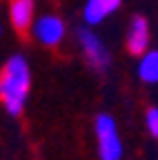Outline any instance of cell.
Returning a JSON list of instances; mask_svg holds the SVG:
<instances>
[{
	"label": "cell",
	"mask_w": 158,
	"mask_h": 160,
	"mask_svg": "<svg viewBox=\"0 0 158 160\" xmlns=\"http://www.w3.org/2000/svg\"><path fill=\"white\" fill-rule=\"evenodd\" d=\"M9 20L16 31H29L36 22V5L33 0H9Z\"/></svg>",
	"instance_id": "6"
},
{
	"label": "cell",
	"mask_w": 158,
	"mask_h": 160,
	"mask_svg": "<svg viewBox=\"0 0 158 160\" xmlns=\"http://www.w3.org/2000/svg\"><path fill=\"white\" fill-rule=\"evenodd\" d=\"M31 87V71L25 56H11L0 71V100L11 116H20Z\"/></svg>",
	"instance_id": "1"
},
{
	"label": "cell",
	"mask_w": 158,
	"mask_h": 160,
	"mask_svg": "<svg viewBox=\"0 0 158 160\" xmlns=\"http://www.w3.org/2000/svg\"><path fill=\"white\" fill-rule=\"evenodd\" d=\"M145 125L149 129V133L154 138H158V107H151L147 109V116H145Z\"/></svg>",
	"instance_id": "9"
},
{
	"label": "cell",
	"mask_w": 158,
	"mask_h": 160,
	"mask_svg": "<svg viewBox=\"0 0 158 160\" xmlns=\"http://www.w3.org/2000/svg\"><path fill=\"white\" fill-rule=\"evenodd\" d=\"M120 7V0H87L85 2V9H83V20L85 25L89 27H96L105 22L109 16H114Z\"/></svg>",
	"instance_id": "7"
},
{
	"label": "cell",
	"mask_w": 158,
	"mask_h": 160,
	"mask_svg": "<svg viewBox=\"0 0 158 160\" xmlns=\"http://www.w3.org/2000/svg\"><path fill=\"white\" fill-rule=\"evenodd\" d=\"M96 140H98V158L100 160H120L125 149L118 136V125L109 113L96 118Z\"/></svg>",
	"instance_id": "2"
},
{
	"label": "cell",
	"mask_w": 158,
	"mask_h": 160,
	"mask_svg": "<svg viewBox=\"0 0 158 160\" xmlns=\"http://www.w3.org/2000/svg\"><path fill=\"white\" fill-rule=\"evenodd\" d=\"M138 78L147 85H158V49H149L138 60Z\"/></svg>",
	"instance_id": "8"
},
{
	"label": "cell",
	"mask_w": 158,
	"mask_h": 160,
	"mask_svg": "<svg viewBox=\"0 0 158 160\" xmlns=\"http://www.w3.org/2000/svg\"><path fill=\"white\" fill-rule=\"evenodd\" d=\"M65 31H67L65 22L54 13L36 18V22L31 27V33L36 38V42H40L43 47H58L65 38Z\"/></svg>",
	"instance_id": "4"
},
{
	"label": "cell",
	"mask_w": 158,
	"mask_h": 160,
	"mask_svg": "<svg viewBox=\"0 0 158 160\" xmlns=\"http://www.w3.org/2000/svg\"><path fill=\"white\" fill-rule=\"evenodd\" d=\"M78 45H80L87 62L96 69V71H105L111 62V56H109V49L107 45L98 38L91 29H78Z\"/></svg>",
	"instance_id": "3"
},
{
	"label": "cell",
	"mask_w": 158,
	"mask_h": 160,
	"mask_svg": "<svg viewBox=\"0 0 158 160\" xmlns=\"http://www.w3.org/2000/svg\"><path fill=\"white\" fill-rule=\"evenodd\" d=\"M0 33H3V27H0Z\"/></svg>",
	"instance_id": "10"
},
{
	"label": "cell",
	"mask_w": 158,
	"mask_h": 160,
	"mask_svg": "<svg viewBox=\"0 0 158 160\" xmlns=\"http://www.w3.org/2000/svg\"><path fill=\"white\" fill-rule=\"evenodd\" d=\"M149 25L143 16H136L131 18L129 29H127V49L134 56H143L145 51H149Z\"/></svg>",
	"instance_id": "5"
}]
</instances>
